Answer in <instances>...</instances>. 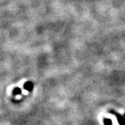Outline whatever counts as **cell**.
I'll return each instance as SVG.
<instances>
[{"label": "cell", "instance_id": "obj_1", "mask_svg": "<svg viewBox=\"0 0 125 125\" xmlns=\"http://www.w3.org/2000/svg\"><path fill=\"white\" fill-rule=\"evenodd\" d=\"M30 85H32V82H26L25 84H24V88H26V90H28V91H31L32 90V87H30Z\"/></svg>", "mask_w": 125, "mask_h": 125}]
</instances>
